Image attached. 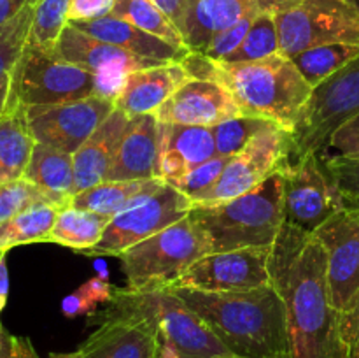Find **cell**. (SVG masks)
I'll return each instance as SVG.
<instances>
[{"label":"cell","instance_id":"3","mask_svg":"<svg viewBox=\"0 0 359 358\" xmlns=\"http://www.w3.org/2000/svg\"><path fill=\"white\" fill-rule=\"evenodd\" d=\"M214 79L230 91L242 114L269 119L293 133L314 90L283 53L256 62H214Z\"/></svg>","mask_w":359,"mask_h":358},{"label":"cell","instance_id":"47","mask_svg":"<svg viewBox=\"0 0 359 358\" xmlns=\"http://www.w3.org/2000/svg\"><path fill=\"white\" fill-rule=\"evenodd\" d=\"M14 336H11L0 321V358H9L13 354Z\"/></svg>","mask_w":359,"mask_h":358},{"label":"cell","instance_id":"35","mask_svg":"<svg viewBox=\"0 0 359 358\" xmlns=\"http://www.w3.org/2000/svg\"><path fill=\"white\" fill-rule=\"evenodd\" d=\"M272 125H277V123L263 118H256V116L241 114L226 119V121L212 126L214 140H216V153L219 157H233V154H237L238 151H242L248 146V142L256 133Z\"/></svg>","mask_w":359,"mask_h":358},{"label":"cell","instance_id":"7","mask_svg":"<svg viewBox=\"0 0 359 358\" xmlns=\"http://www.w3.org/2000/svg\"><path fill=\"white\" fill-rule=\"evenodd\" d=\"M97 91V77L90 70L32 44H27L11 72V100L25 107L65 104Z\"/></svg>","mask_w":359,"mask_h":358},{"label":"cell","instance_id":"1","mask_svg":"<svg viewBox=\"0 0 359 358\" xmlns=\"http://www.w3.org/2000/svg\"><path fill=\"white\" fill-rule=\"evenodd\" d=\"M270 283L283 298L291 358H351L330 293L326 249L314 234L284 221L270 249Z\"/></svg>","mask_w":359,"mask_h":358},{"label":"cell","instance_id":"50","mask_svg":"<svg viewBox=\"0 0 359 358\" xmlns=\"http://www.w3.org/2000/svg\"><path fill=\"white\" fill-rule=\"evenodd\" d=\"M48 358H83L81 357L79 350L70 351V353H49Z\"/></svg>","mask_w":359,"mask_h":358},{"label":"cell","instance_id":"53","mask_svg":"<svg viewBox=\"0 0 359 358\" xmlns=\"http://www.w3.org/2000/svg\"><path fill=\"white\" fill-rule=\"evenodd\" d=\"M354 358H359V353H358V354H356V357H354Z\"/></svg>","mask_w":359,"mask_h":358},{"label":"cell","instance_id":"34","mask_svg":"<svg viewBox=\"0 0 359 358\" xmlns=\"http://www.w3.org/2000/svg\"><path fill=\"white\" fill-rule=\"evenodd\" d=\"M35 2L37 0H32L18 16L0 25V81L11 77V72L27 48L32 21H34Z\"/></svg>","mask_w":359,"mask_h":358},{"label":"cell","instance_id":"32","mask_svg":"<svg viewBox=\"0 0 359 358\" xmlns=\"http://www.w3.org/2000/svg\"><path fill=\"white\" fill-rule=\"evenodd\" d=\"M280 53L279 32H277L276 14L263 13L252 21L248 35L244 37L242 44L228 56L223 62L226 63H244L263 60Z\"/></svg>","mask_w":359,"mask_h":358},{"label":"cell","instance_id":"31","mask_svg":"<svg viewBox=\"0 0 359 358\" xmlns=\"http://www.w3.org/2000/svg\"><path fill=\"white\" fill-rule=\"evenodd\" d=\"M359 56V44H326L307 49L293 56V63L312 88L321 84L346 63Z\"/></svg>","mask_w":359,"mask_h":358},{"label":"cell","instance_id":"26","mask_svg":"<svg viewBox=\"0 0 359 358\" xmlns=\"http://www.w3.org/2000/svg\"><path fill=\"white\" fill-rule=\"evenodd\" d=\"M23 178L51 197L60 209L72 206L76 197L74 192L76 179H74V157L70 153L37 142Z\"/></svg>","mask_w":359,"mask_h":358},{"label":"cell","instance_id":"9","mask_svg":"<svg viewBox=\"0 0 359 358\" xmlns=\"http://www.w3.org/2000/svg\"><path fill=\"white\" fill-rule=\"evenodd\" d=\"M280 53L290 58L326 44H359L358 0H302L276 14Z\"/></svg>","mask_w":359,"mask_h":358},{"label":"cell","instance_id":"13","mask_svg":"<svg viewBox=\"0 0 359 358\" xmlns=\"http://www.w3.org/2000/svg\"><path fill=\"white\" fill-rule=\"evenodd\" d=\"M55 53L60 58L90 70L97 77V95L116 102L128 74L146 67L160 65L158 60L142 58L133 53L112 46L109 42L84 34L74 25H67L55 46Z\"/></svg>","mask_w":359,"mask_h":358},{"label":"cell","instance_id":"54","mask_svg":"<svg viewBox=\"0 0 359 358\" xmlns=\"http://www.w3.org/2000/svg\"><path fill=\"white\" fill-rule=\"evenodd\" d=\"M358 2H359V0H358Z\"/></svg>","mask_w":359,"mask_h":358},{"label":"cell","instance_id":"5","mask_svg":"<svg viewBox=\"0 0 359 358\" xmlns=\"http://www.w3.org/2000/svg\"><path fill=\"white\" fill-rule=\"evenodd\" d=\"M109 307L126 309L147 316L161 339L168 340L182 358L233 357L202 318L170 288H112Z\"/></svg>","mask_w":359,"mask_h":358},{"label":"cell","instance_id":"21","mask_svg":"<svg viewBox=\"0 0 359 358\" xmlns=\"http://www.w3.org/2000/svg\"><path fill=\"white\" fill-rule=\"evenodd\" d=\"M160 121L154 114H140L130 125L119 142L105 181H135L158 178Z\"/></svg>","mask_w":359,"mask_h":358},{"label":"cell","instance_id":"33","mask_svg":"<svg viewBox=\"0 0 359 358\" xmlns=\"http://www.w3.org/2000/svg\"><path fill=\"white\" fill-rule=\"evenodd\" d=\"M69 25V0H37L28 44L55 51L60 35Z\"/></svg>","mask_w":359,"mask_h":358},{"label":"cell","instance_id":"27","mask_svg":"<svg viewBox=\"0 0 359 358\" xmlns=\"http://www.w3.org/2000/svg\"><path fill=\"white\" fill-rule=\"evenodd\" d=\"M163 185L165 181L160 178L135 179V181H104L97 186H91L86 192L77 193L74 197L72 206L114 218L116 214L153 197Z\"/></svg>","mask_w":359,"mask_h":358},{"label":"cell","instance_id":"16","mask_svg":"<svg viewBox=\"0 0 359 358\" xmlns=\"http://www.w3.org/2000/svg\"><path fill=\"white\" fill-rule=\"evenodd\" d=\"M314 235L326 249L333 305L344 314L359 293V209L342 207Z\"/></svg>","mask_w":359,"mask_h":358},{"label":"cell","instance_id":"49","mask_svg":"<svg viewBox=\"0 0 359 358\" xmlns=\"http://www.w3.org/2000/svg\"><path fill=\"white\" fill-rule=\"evenodd\" d=\"M158 358H182L181 353L172 346L168 340L161 339L160 343V353H158Z\"/></svg>","mask_w":359,"mask_h":358},{"label":"cell","instance_id":"40","mask_svg":"<svg viewBox=\"0 0 359 358\" xmlns=\"http://www.w3.org/2000/svg\"><path fill=\"white\" fill-rule=\"evenodd\" d=\"M258 16L259 14H249V16L242 18L241 21H237L231 27L221 30L219 34L214 35L212 41L205 48V51L200 53V55L207 56V58L214 60V62H223V60H226L242 44L244 37L248 35L249 28H251L252 21Z\"/></svg>","mask_w":359,"mask_h":358},{"label":"cell","instance_id":"12","mask_svg":"<svg viewBox=\"0 0 359 358\" xmlns=\"http://www.w3.org/2000/svg\"><path fill=\"white\" fill-rule=\"evenodd\" d=\"M344 202L323 161L311 153L284 171V221L314 234L326 220L342 209Z\"/></svg>","mask_w":359,"mask_h":358},{"label":"cell","instance_id":"6","mask_svg":"<svg viewBox=\"0 0 359 358\" xmlns=\"http://www.w3.org/2000/svg\"><path fill=\"white\" fill-rule=\"evenodd\" d=\"M210 253L209 241L191 216L170 225L119 255L126 286L132 290L167 288Z\"/></svg>","mask_w":359,"mask_h":358},{"label":"cell","instance_id":"11","mask_svg":"<svg viewBox=\"0 0 359 358\" xmlns=\"http://www.w3.org/2000/svg\"><path fill=\"white\" fill-rule=\"evenodd\" d=\"M191 209L193 200L181 190L165 183L153 197L116 214L109 221L98 244L93 246L86 255L119 256L132 246L184 220Z\"/></svg>","mask_w":359,"mask_h":358},{"label":"cell","instance_id":"39","mask_svg":"<svg viewBox=\"0 0 359 358\" xmlns=\"http://www.w3.org/2000/svg\"><path fill=\"white\" fill-rule=\"evenodd\" d=\"M228 160H230L228 157H219V154H216L214 158L203 161L198 167L191 168L188 174L175 179V181L168 183V185L175 186V188L181 190L182 193H186L193 202H196V200L202 199V197L216 185L219 175L223 174L224 167H226Z\"/></svg>","mask_w":359,"mask_h":358},{"label":"cell","instance_id":"19","mask_svg":"<svg viewBox=\"0 0 359 358\" xmlns=\"http://www.w3.org/2000/svg\"><path fill=\"white\" fill-rule=\"evenodd\" d=\"M189 79L182 62H165L135 70L125 79L114 105L130 118L154 114Z\"/></svg>","mask_w":359,"mask_h":358},{"label":"cell","instance_id":"46","mask_svg":"<svg viewBox=\"0 0 359 358\" xmlns=\"http://www.w3.org/2000/svg\"><path fill=\"white\" fill-rule=\"evenodd\" d=\"M7 295H9V270H7V253H4L0 258V312L6 307Z\"/></svg>","mask_w":359,"mask_h":358},{"label":"cell","instance_id":"22","mask_svg":"<svg viewBox=\"0 0 359 358\" xmlns=\"http://www.w3.org/2000/svg\"><path fill=\"white\" fill-rule=\"evenodd\" d=\"M130 116L114 109L97 130L88 137L86 142L72 154L74 157V192H86L107 179L112 160L119 142L130 125Z\"/></svg>","mask_w":359,"mask_h":358},{"label":"cell","instance_id":"38","mask_svg":"<svg viewBox=\"0 0 359 358\" xmlns=\"http://www.w3.org/2000/svg\"><path fill=\"white\" fill-rule=\"evenodd\" d=\"M326 168L342 197L344 207L359 209V153L323 157Z\"/></svg>","mask_w":359,"mask_h":358},{"label":"cell","instance_id":"8","mask_svg":"<svg viewBox=\"0 0 359 358\" xmlns=\"http://www.w3.org/2000/svg\"><path fill=\"white\" fill-rule=\"evenodd\" d=\"M359 114V56L312 90L304 118L293 133L290 164L323 154L333 133Z\"/></svg>","mask_w":359,"mask_h":358},{"label":"cell","instance_id":"43","mask_svg":"<svg viewBox=\"0 0 359 358\" xmlns=\"http://www.w3.org/2000/svg\"><path fill=\"white\" fill-rule=\"evenodd\" d=\"M153 2L174 21V25L179 28L182 37H184L186 20H188L191 0H153Z\"/></svg>","mask_w":359,"mask_h":358},{"label":"cell","instance_id":"37","mask_svg":"<svg viewBox=\"0 0 359 358\" xmlns=\"http://www.w3.org/2000/svg\"><path fill=\"white\" fill-rule=\"evenodd\" d=\"M111 298L112 286L105 276H95L63 298L62 311L67 318L93 314L98 305L109 304Z\"/></svg>","mask_w":359,"mask_h":358},{"label":"cell","instance_id":"10","mask_svg":"<svg viewBox=\"0 0 359 358\" xmlns=\"http://www.w3.org/2000/svg\"><path fill=\"white\" fill-rule=\"evenodd\" d=\"M293 132L279 125L256 133L248 146L230 157L216 185L195 204H216L242 195L290 165Z\"/></svg>","mask_w":359,"mask_h":358},{"label":"cell","instance_id":"28","mask_svg":"<svg viewBox=\"0 0 359 358\" xmlns=\"http://www.w3.org/2000/svg\"><path fill=\"white\" fill-rule=\"evenodd\" d=\"M112 218L76 206L62 207L56 214L49 242L65 246L86 255L104 235Z\"/></svg>","mask_w":359,"mask_h":358},{"label":"cell","instance_id":"29","mask_svg":"<svg viewBox=\"0 0 359 358\" xmlns=\"http://www.w3.org/2000/svg\"><path fill=\"white\" fill-rule=\"evenodd\" d=\"M58 211L60 207L53 204H39L11 220L0 221V251L30 242H49Z\"/></svg>","mask_w":359,"mask_h":358},{"label":"cell","instance_id":"48","mask_svg":"<svg viewBox=\"0 0 359 358\" xmlns=\"http://www.w3.org/2000/svg\"><path fill=\"white\" fill-rule=\"evenodd\" d=\"M11 102V77L0 81V114L7 109Z\"/></svg>","mask_w":359,"mask_h":358},{"label":"cell","instance_id":"45","mask_svg":"<svg viewBox=\"0 0 359 358\" xmlns=\"http://www.w3.org/2000/svg\"><path fill=\"white\" fill-rule=\"evenodd\" d=\"M9 358H41L35 351V347L32 346L30 339L27 337H16L14 336V347L13 354Z\"/></svg>","mask_w":359,"mask_h":358},{"label":"cell","instance_id":"41","mask_svg":"<svg viewBox=\"0 0 359 358\" xmlns=\"http://www.w3.org/2000/svg\"><path fill=\"white\" fill-rule=\"evenodd\" d=\"M116 0H69V23L93 21L109 16Z\"/></svg>","mask_w":359,"mask_h":358},{"label":"cell","instance_id":"25","mask_svg":"<svg viewBox=\"0 0 359 358\" xmlns=\"http://www.w3.org/2000/svg\"><path fill=\"white\" fill-rule=\"evenodd\" d=\"M35 144L27 107L11 100L0 114V185L23 178Z\"/></svg>","mask_w":359,"mask_h":358},{"label":"cell","instance_id":"4","mask_svg":"<svg viewBox=\"0 0 359 358\" xmlns=\"http://www.w3.org/2000/svg\"><path fill=\"white\" fill-rule=\"evenodd\" d=\"M284 171L230 200L193 206L189 216L205 234L210 253L272 248L284 225Z\"/></svg>","mask_w":359,"mask_h":358},{"label":"cell","instance_id":"20","mask_svg":"<svg viewBox=\"0 0 359 358\" xmlns=\"http://www.w3.org/2000/svg\"><path fill=\"white\" fill-rule=\"evenodd\" d=\"M212 128L160 123V153L156 175L165 183L188 174L191 168L216 157Z\"/></svg>","mask_w":359,"mask_h":358},{"label":"cell","instance_id":"14","mask_svg":"<svg viewBox=\"0 0 359 358\" xmlns=\"http://www.w3.org/2000/svg\"><path fill=\"white\" fill-rule=\"evenodd\" d=\"M270 249L245 248L207 253L172 286L202 291H248L272 284Z\"/></svg>","mask_w":359,"mask_h":358},{"label":"cell","instance_id":"44","mask_svg":"<svg viewBox=\"0 0 359 358\" xmlns=\"http://www.w3.org/2000/svg\"><path fill=\"white\" fill-rule=\"evenodd\" d=\"M30 2L32 0H0V25L18 16Z\"/></svg>","mask_w":359,"mask_h":358},{"label":"cell","instance_id":"51","mask_svg":"<svg viewBox=\"0 0 359 358\" xmlns=\"http://www.w3.org/2000/svg\"><path fill=\"white\" fill-rule=\"evenodd\" d=\"M224 358H244V357H224ZM266 358H291L290 354H283V357H266Z\"/></svg>","mask_w":359,"mask_h":358},{"label":"cell","instance_id":"52","mask_svg":"<svg viewBox=\"0 0 359 358\" xmlns=\"http://www.w3.org/2000/svg\"><path fill=\"white\" fill-rule=\"evenodd\" d=\"M4 253H7V251H0V258H2V255H4Z\"/></svg>","mask_w":359,"mask_h":358},{"label":"cell","instance_id":"23","mask_svg":"<svg viewBox=\"0 0 359 358\" xmlns=\"http://www.w3.org/2000/svg\"><path fill=\"white\" fill-rule=\"evenodd\" d=\"M277 14L270 0H191L184 42L191 53H203L216 34L249 14Z\"/></svg>","mask_w":359,"mask_h":358},{"label":"cell","instance_id":"24","mask_svg":"<svg viewBox=\"0 0 359 358\" xmlns=\"http://www.w3.org/2000/svg\"><path fill=\"white\" fill-rule=\"evenodd\" d=\"M70 25H74L91 37L118 46V48L133 53L137 56H142V58L158 60V62H182V58L189 53L174 48L168 42L161 41V39L140 30L130 21L112 16V14L100 18V20L77 21V23Z\"/></svg>","mask_w":359,"mask_h":358},{"label":"cell","instance_id":"18","mask_svg":"<svg viewBox=\"0 0 359 358\" xmlns=\"http://www.w3.org/2000/svg\"><path fill=\"white\" fill-rule=\"evenodd\" d=\"M230 91L216 79H189L154 112L160 123L212 126L241 116Z\"/></svg>","mask_w":359,"mask_h":358},{"label":"cell","instance_id":"42","mask_svg":"<svg viewBox=\"0 0 359 358\" xmlns=\"http://www.w3.org/2000/svg\"><path fill=\"white\" fill-rule=\"evenodd\" d=\"M342 333L351 358H354L359 353V293L342 314Z\"/></svg>","mask_w":359,"mask_h":358},{"label":"cell","instance_id":"17","mask_svg":"<svg viewBox=\"0 0 359 358\" xmlns=\"http://www.w3.org/2000/svg\"><path fill=\"white\" fill-rule=\"evenodd\" d=\"M97 318L100 323L79 347L83 358H158L161 337L147 316L107 305Z\"/></svg>","mask_w":359,"mask_h":358},{"label":"cell","instance_id":"15","mask_svg":"<svg viewBox=\"0 0 359 358\" xmlns=\"http://www.w3.org/2000/svg\"><path fill=\"white\" fill-rule=\"evenodd\" d=\"M114 109L112 100L91 95L65 104L27 107V116L37 142L74 154Z\"/></svg>","mask_w":359,"mask_h":358},{"label":"cell","instance_id":"2","mask_svg":"<svg viewBox=\"0 0 359 358\" xmlns=\"http://www.w3.org/2000/svg\"><path fill=\"white\" fill-rule=\"evenodd\" d=\"M181 297L233 357L290 354L286 311L272 284L248 291H202L168 286Z\"/></svg>","mask_w":359,"mask_h":358},{"label":"cell","instance_id":"30","mask_svg":"<svg viewBox=\"0 0 359 358\" xmlns=\"http://www.w3.org/2000/svg\"><path fill=\"white\" fill-rule=\"evenodd\" d=\"M111 14L130 21L132 25L139 27L140 30L168 42L174 48L189 51L184 37L174 25V21L153 0H116L114 9H112Z\"/></svg>","mask_w":359,"mask_h":358},{"label":"cell","instance_id":"36","mask_svg":"<svg viewBox=\"0 0 359 358\" xmlns=\"http://www.w3.org/2000/svg\"><path fill=\"white\" fill-rule=\"evenodd\" d=\"M39 204L56 206L51 197L25 178L0 185V221L11 220Z\"/></svg>","mask_w":359,"mask_h":358}]
</instances>
